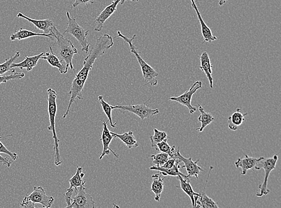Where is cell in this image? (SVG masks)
<instances>
[{
    "instance_id": "cell-1",
    "label": "cell",
    "mask_w": 281,
    "mask_h": 208,
    "mask_svg": "<svg viewBox=\"0 0 281 208\" xmlns=\"http://www.w3.org/2000/svg\"><path fill=\"white\" fill-rule=\"evenodd\" d=\"M113 44V38L110 34H105L97 40L96 44H94L90 52L88 53V55L85 58L84 62H83L82 69L79 71L78 73L76 74L75 78L73 80L69 91L70 101L68 103L67 109L63 115V118L67 117L71 105L76 101V99H83L82 91L84 90L89 73L93 68L94 62L97 59L104 55L106 51L112 47Z\"/></svg>"
},
{
    "instance_id": "cell-2",
    "label": "cell",
    "mask_w": 281,
    "mask_h": 208,
    "mask_svg": "<svg viewBox=\"0 0 281 208\" xmlns=\"http://www.w3.org/2000/svg\"><path fill=\"white\" fill-rule=\"evenodd\" d=\"M50 33L53 34L56 41L50 46V49L60 60L65 62L71 70L75 72L72 61L74 55L78 53V51L74 47L72 42L65 38L54 25L52 27Z\"/></svg>"
},
{
    "instance_id": "cell-3",
    "label": "cell",
    "mask_w": 281,
    "mask_h": 208,
    "mask_svg": "<svg viewBox=\"0 0 281 208\" xmlns=\"http://www.w3.org/2000/svg\"><path fill=\"white\" fill-rule=\"evenodd\" d=\"M48 112L50 116V126L48 127L49 131L53 132V139L54 140V164L56 166H59L62 163V159L60 155L59 150V139L57 136L56 128V118L57 112V93L56 91L52 88H48Z\"/></svg>"
},
{
    "instance_id": "cell-4",
    "label": "cell",
    "mask_w": 281,
    "mask_h": 208,
    "mask_svg": "<svg viewBox=\"0 0 281 208\" xmlns=\"http://www.w3.org/2000/svg\"><path fill=\"white\" fill-rule=\"evenodd\" d=\"M54 202L53 196H49L46 194L42 187H34L33 192L29 195H26L23 199L21 206L24 208H36L35 204L42 205V208H49L52 207Z\"/></svg>"
},
{
    "instance_id": "cell-5",
    "label": "cell",
    "mask_w": 281,
    "mask_h": 208,
    "mask_svg": "<svg viewBox=\"0 0 281 208\" xmlns=\"http://www.w3.org/2000/svg\"><path fill=\"white\" fill-rule=\"evenodd\" d=\"M67 17V27L64 31L65 33H69L75 38L82 47V52L88 53L90 44L88 42L87 37L89 31H86L77 22L75 18H71L68 11L66 13Z\"/></svg>"
},
{
    "instance_id": "cell-6",
    "label": "cell",
    "mask_w": 281,
    "mask_h": 208,
    "mask_svg": "<svg viewBox=\"0 0 281 208\" xmlns=\"http://www.w3.org/2000/svg\"><path fill=\"white\" fill-rule=\"evenodd\" d=\"M149 101H150V100L140 104L117 105V106H112V108L113 109H117L122 111V112L133 113L143 121L146 118H149L151 116L159 113V109H151L150 107L147 106Z\"/></svg>"
},
{
    "instance_id": "cell-7",
    "label": "cell",
    "mask_w": 281,
    "mask_h": 208,
    "mask_svg": "<svg viewBox=\"0 0 281 208\" xmlns=\"http://www.w3.org/2000/svg\"><path fill=\"white\" fill-rule=\"evenodd\" d=\"M278 159V155H275L272 158H263L258 163L257 166H260L259 167L260 169L262 168V169L265 170V175L263 183L260 185L259 187L260 190V192L256 193L257 197H262V196L268 195L270 193V190L268 189V178L272 171L276 168Z\"/></svg>"
},
{
    "instance_id": "cell-8",
    "label": "cell",
    "mask_w": 281,
    "mask_h": 208,
    "mask_svg": "<svg viewBox=\"0 0 281 208\" xmlns=\"http://www.w3.org/2000/svg\"><path fill=\"white\" fill-rule=\"evenodd\" d=\"M85 187H80L74 189L71 198L70 208H94L96 202L90 194L85 192Z\"/></svg>"
},
{
    "instance_id": "cell-9",
    "label": "cell",
    "mask_w": 281,
    "mask_h": 208,
    "mask_svg": "<svg viewBox=\"0 0 281 208\" xmlns=\"http://www.w3.org/2000/svg\"><path fill=\"white\" fill-rule=\"evenodd\" d=\"M203 87L202 82L201 81H197L192 85V87L187 91L183 93V95L178 97H173V98H169V101H172L179 103V104L183 105L188 108L190 111V114H193L197 111V108L191 105V99L194 93L196 91L202 88Z\"/></svg>"
},
{
    "instance_id": "cell-10",
    "label": "cell",
    "mask_w": 281,
    "mask_h": 208,
    "mask_svg": "<svg viewBox=\"0 0 281 208\" xmlns=\"http://www.w3.org/2000/svg\"><path fill=\"white\" fill-rule=\"evenodd\" d=\"M173 157L178 158L180 161L183 162V164H184V166H180V168L185 167L186 172H187L188 175L189 176H190V177L194 176V177L197 179V180L199 179L200 171H202V172H203V170L202 168L197 164L198 162L199 161V159H197V161H194L191 158H185L184 156H183L180 153L179 148H178V150H177V152L175 153V155H174Z\"/></svg>"
},
{
    "instance_id": "cell-11",
    "label": "cell",
    "mask_w": 281,
    "mask_h": 208,
    "mask_svg": "<svg viewBox=\"0 0 281 208\" xmlns=\"http://www.w3.org/2000/svg\"><path fill=\"white\" fill-rule=\"evenodd\" d=\"M114 137L112 135L111 132L109 130L107 125V122L103 121V129L101 135V141L103 144V151L101 155L100 156V159H102L105 156H108L112 153L115 157L118 158L119 156L117 153L114 152L110 147V145Z\"/></svg>"
},
{
    "instance_id": "cell-12",
    "label": "cell",
    "mask_w": 281,
    "mask_h": 208,
    "mask_svg": "<svg viewBox=\"0 0 281 208\" xmlns=\"http://www.w3.org/2000/svg\"><path fill=\"white\" fill-rule=\"evenodd\" d=\"M125 2V0H116L112 3L106 7L95 20L96 26L94 28V30L96 31H101L103 29L105 22L113 15L114 11H116L117 4H122Z\"/></svg>"
},
{
    "instance_id": "cell-13",
    "label": "cell",
    "mask_w": 281,
    "mask_h": 208,
    "mask_svg": "<svg viewBox=\"0 0 281 208\" xmlns=\"http://www.w3.org/2000/svg\"><path fill=\"white\" fill-rule=\"evenodd\" d=\"M263 158V156L259 158L250 157L246 155L244 158H238L234 165L237 168L242 169L241 175H245L248 170H260V167L257 166V164Z\"/></svg>"
},
{
    "instance_id": "cell-14",
    "label": "cell",
    "mask_w": 281,
    "mask_h": 208,
    "mask_svg": "<svg viewBox=\"0 0 281 208\" xmlns=\"http://www.w3.org/2000/svg\"><path fill=\"white\" fill-rule=\"evenodd\" d=\"M190 1L191 2L192 7H193L195 11H196L197 18L199 19L200 22L203 39H204L203 44H204L205 42L211 43L212 42L217 41L218 38L217 37L215 36L214 34H212L210 28L206 24L205 21H203L202 16L201 15L199 9H198L196 2H195L194 0H190Z\"/></svg>"
},
{
    "instance_id": "cell-15",
    "label": "cell",
    "mask_w": 281,
    "mask_h": 208,
    "mask_svg": "<svg viewBox=\"0 0 281 208\" xmlns=\"http://www.w3.org/2000/svg\"><path fill=\"white\" fill-rule=\"evenodd\" d=\"M17 17L27 20L28 22L32 23L37 29L42 31L43 32H44L43 33H50L51 28L54 26L53 21H51V19L37 20L31 19L28 18V16H26L22 13H19L18 15H17Z\"/></svg>"
},
{
    "instance_id": "cell-16",
    "label": "cell",
    "mask_w": 281,
    "mask_h": 208,
    "mask_svg": "<svg viewBox=\"0 0 281 208\" xmlns=\"http://www.w3.org/2000/svg\"><path fill=\"white\" fill-rule=\"evenodd\" d=\"M44 52L39 54V55L28 56H26L24 61H22L19 63H12L11 65L10 68L11 69H13L14 68H19L20 69H26L28 72H30V71L33 69L34 67H35L37 64L40 59H41V57L44 55Z\"/></svg>"
},
{
    "instance_id": "cell-17",
    "label": "cell",
    "mask_w": 281,
    "mask_h": 208,
    "mask_svg": "<svg viewBox=\"0 0 281 208\" xmlns=\"http://www.w3.org/2000/svg\"><path fill=\"white\" fill-rule=\"evenodd\" d=\"M200 69L205 73L208 79L211 88H213L214 79L213 77L212 76V74L213 73V72H212V65L208 53L207 52H203L202 55H200Z\"/></svg>"
},
{
    "instance_id": "cell-18",
    "label": "cell",
    "mask_w": 281,
    "mask_h": 208,
    "mask_svg": "<svg viewBox=\"0 0 281 208\" xmlns=\"http://www.w3.org/2000/svg\"><path fill=\"white\" fill-rule=\"evenodd\" d=\"M36 36H42L47 37L50 38L52 41H54V38L53 34L52 33L45 34V33H38L33 32V31L23 29L22 28H20L19 30H17L10 37L11 41H15V40H19L21 41L23 39H28L32 38V37Z\"/></svg>"
},
{
    "instance_id": "cell-19",
    "label": "cell",
    "mask_w": 281,
    "mask_h": 208,
    "mask_svg": "<svg viewBox=\"0 0 281 208\" xmlns=\"http://www.w3.org/2000/svg\"><path fill=\"white\" fill-rule=\"evenodd\" d=\"M51 50V52H48L41 57V59H45L48 62L51 66L58 68L61 74H66L68 72V67L65 63L62 64V61L57 57L55 54Z\"/></svg>"
},
{
    "instance_id": "cell-20",
    "label": "cell",
    "mask_w": 281,
    "mask_h": 208,
    "mask_svg": "<svg viewBox=\"0 0 281 208\" xmlns=\"http://www.w3.org/2000/svg\"><path fill=\"white\" fill-rule=\"evenodd\" d=\"M177 177L180 181V187H177L180 188L183 192L189 196V198L191 199L192 205H193V207L195 208V204H196V202H195V198H196V196H199V197H200L201 194L194 192L193 187H192L191 185L190 184L191 177L183 178L182 176L180 175L177 176Z\"/></svg>"
},
{
    "instance_id": "cell-21",
    "label": "cell",
    "mask_w": 281,
    "mask_h": 208,
    "mask_svg": "<svg viewBox=\"0 0 281 208\" xmlns=\"http://www.w3.org/2000/svg\"><path fill=\"white\" fill-rule=\"evenodd\" d=\"M182 162L179 159L177 158L176 159L175 164L174 166L170 168V169H165V168H163L161 167L157 166H152L150 168L151 170H158L161 172V174L164 176H177L180 175L182 176L183 178H190V176L188 175H185L183 174L182 172H180L179 169H180V163Z\"/></svg>"
},
{
    "instance_id": "cell-22",
    "label": "cell",
    "mask_w": 281,
    "mask_h": 208,
    "mask_svg": "<svg viewBox=\"0 0 281 208\" xmlns=\"http://www.w3.org/2000/svg\"><path fill=\"white\" fill-rule=\"evenodd\" d=\"M248 115V113L243 114L241 112V109L238 108L232 115L228 118V124L229 129L232 131H236L238 127L242 125L243 122L246 121L245 116Z\"/></svg>"
},
{
    "instance_id": "cell-23",
    "label": "cell",
    "mask_w": 281,
    "mask_h": 208,
    "mask_svg": "<svg viewBox=\"0 0 281 208\" xmlns=\"http://www.w3.org/2000/svg\"><path fill=\"white\" fill-rule=\"evenodd\" d=\"M162 178L160 174H156L152 176L153 183L151 185V192L155 194V201L159 202L161 196L164 190V179Z\"/></svg>"
},
{
    "instance_id": "cell-24",
    "label": "cell",
    "mask_w": 281,
    "mask_h": 208,
    "mask_svg": "<svg viewBox=\"0 0 281 208\" xmlns=\"http://www.w3.org/2000/svg\"><path fill=\"white\" fill-rule=\"evenodd\" d=\"M111 133L114 137V138H119L129 149L139 146V144L137 143L135 136H134L133 132H131V131H129V132H125L124 134H122V135L113 132H111Z\"/></svg>"
},
{
    "instance_id": "cell-25",
    "label": "cell",
    "mask_w": 281,
    "mask_h": 208,
    "mask_svg": "<svg viewBox=\"0 0 281 208\" xmlns=\"http://www.w3.org/2000/svg\"><path fill=\"white\" fill-rule=\"evenodd\" d=\"M85 173L83 172L82 167H77L76 172L72 178L69 179V190L77 189L80 187H85V182L84 181Z\"/></svg>"
},
{
    "instance_id": "cell-26",
    "label": "cell",
    "mask_w": 281,
    "mask_h": 208,
    "mask_svg": "<svg viewBox=\"0 0 281 208\" xmlns=\"http://www.w3.org/2000/svg\"><path fill=\"white\" fill-rule=\"evenodd\" d=\"M199 110L200 112V115L198 118V120L201 122L202 125H201L200 128H198L196 130L199 131V132H202L208 125L211 124L215 120V118L211 113L206 112L200 104H199Z\"/></svg>"
},
{
    "instance_id": "cell-27",
    "label": "cell",
    "mask_w": 281,
    "mask_h": 208,
    "mask_svg": "<svg viewBox=\"0 0 281 208\" xmlns=\"http://www.w3.org/2000/svg\"><path fill=\"white\" fill-rule=\"evenodd\" d=\"M195 208H219L217 205L216 202H215L210 198H209L204 192L201 193V196L198 198L196 203V207Z\"/></svg>"
},
{
    "instance_id": "cell-28",
    "label": "cell",
    "mask_w": 281,
    "mask_h": 208,
    "mask_svg": "<svg viewBox=\"0 0 281 208\" xmlns=\"http://www.w3.org/2000/svg\"><path fill=\"white\" fill-rule=\"evenodd\" d=\"M156 152L168 154L170 157H173L176 153L175 146L171 147L168 143V140L163 141L156 144L154 147Z\"/></svg>"
},
{
    "instance_id": "cell-29",
    "label": "cell",
    "mask_w": 281,
    "mask_h": 208,
    "mask_svg": "<svg viewBox=\"0 0 281 208\" xmlns=\"http://www.w3.org/2000/svg\"><path fill=\"white\" fill-rule=\"evenodd\" d=\"M98 100L100 104H101L103 111H104L105 115L107 116L108 121L110 122L111 126L112 128L115 127L117 122L113 124L112 117V111L113 110L112 106H111V105L109 104L108 103L104 101L103 96H99Z\"/></svg>"
},
{
    "instance_id": "cell-30",
    "label": "cell",
    "mask_w": 281,
    "mask_h": 208,
    "mask_svg": "<svg viewBox=\"0 0 281 208\" xmlns=\"http://www.w3.org/2000/svg\"><path fill=\"white\" fill-rule=\"evenodd\" d=\"M20 56V52H16L14 56L10 57V58L5 59L3 63L0 64V75H4L9 71L13 72L14 69L10 68L11 65L13 63L16 59L19 58Z\"/></svg>"
},
{
    "instance_id": "cell-31",
    "label": "cell",
    "mask_w": 281,
    "mask_h": 208,
    "mask_svg": "<svg viewBox=\"0 0 281 208\" xmlns=\"http://www.w3.org/2000/svg\"><path fill=\"white\" fill-rule=\"evenodd\" d=\"M154 135L150 136L151 147L154 148L156 144L163 141L168 140V136L167 133L165 132H161L157 129L154 130Z\"/></svg>"
},
{
    "instance_id": "cell-32",
    "label": "cell",
    "mask_w": 281,
    "mask_h": 208,
    "mask_svg": "<svg viewBox=\"0 0 281 208\" xmlns=\"http://www.w3.org/2000/svg\"><path fill=\"white\" fill-rule=\"evenodd\" d=\"M150 157L153 159L154 166L162 167L166 163L169 158L168 154L160 153L156 155H151Z\"/></svg>"
},
{
    "instance_id": "cell-33",
    "label": "cell",
    "mask_w": 281,
    "mask_h": 208,
    "mask_svg": "<svg viewBox=\"0 0 281 208\" xmlns=\"http://www.w3.org/2000/svg\"><path fill=\"white\" fill-rule=\"evenodd\" d=\"M24 73L16 72L15 70H14L12 73L9 75H0V84L2 83H7L8 81L14 79H21L24 78Z\"/></svg>"
},
{
    "instance_id": "cell-34",
    "label": "cell",
    "mask_w": 281,
    "mask_h": 208,
    "mask_svg": "<svg viewBox=\"0 0 281 208\" xmlns=\"http://www.w3.org/2000/svg\"><path fill=\"white\" fill-rule=\"evenodd\" d=\"M4 136H0V139L3 138ZM0 153H4L5 155L9 156L10 157L13 161L16 160L18 158V156L15 153L11 152L8 150L6 147L2 144V142L0 141Z\"/></svg>"
},
{
    "instance_id": "cell-35",
    "label": "cell",
    "mask_w": 281,
    "mask_h": 208,
    "mask_svg": "<svg viewBox=\"0 0 281 208\" xmlns=\"http://www.w3.org/2000/svg\"><path fill=\"white\" fill-rule=\"evenodd\" d=\"M94 0H75L73 4V7H76L78 5H86L93 4Z\"/></svg>"
},
{
    "instance_id": "cell-36",
    "label": "cell",
    "mask_w": 281,
    "mask_h": 208,
    "mask_svg": "<svg viewBox=\"0 0 281 208\" xmlns=\"http://www.w3.org/2000/svg\"><path fill=\"white\" fill-rule=\"evenodd\" d=\"M74 189L69 190L67 189V192L65 193L64 195V200L67 204V206L66 208H68L70 207L71 204V196L73 195Z\"/></svg>"
},
{
    "instance_id": "cell-37",
    "label": "cell",
    "mask_w": 281,
    "mask_h": 208,
    "mask_svg": "<svg viewBox=\"0 0 281 208\" xmlns=\"http://www.w3.org/2000/svg\"><path fill=\"white\" fill-rule=\"evenodd\" d=\"M176 158L171 157L169 158L166 163L161 167L165 168V169H170L175 164Z\"/></svg>"
},
{
    "instance_id": "cell-38",
    "label": "cell",
    "mask_w": 281,
    "mask_h": 208,
    "mask_svg": "<svg viewBox=\"0 0 281 208\" xmlns=\"http://www.w3.org/2000/svg\"><path fill=\"white\" fill-rule=\"evenodd\" d=\"M0 163L8 167H10L12 162L10 161L7 158L4 157V156L0 155Z\"/></svg>"
},
{
    "instance_id": "cell-39",
    "label": "cell",
    "mask_w": 281,
    "mask_h": 208,
    "mask_svg": "<svg viewBox=\"0 0 281 208\" xmlns=\"http://www.w3.org/2000/svg\"><path fill=\"white\" fill-rule=\"evenodd\" d=\"M228 1H229V0H219V5L220 6H222V5L225 4V2Z\"/></svg>"
},
{
    "instance_id": "cell-40",
    "label": "cell",
    "mask_w": 281,
    "mask_h": 208,
    "mask_svg": "<svg viewBox=\"0 0 281 208\" xmlns=\"http://www.w3.org/2000/svg\"><path fill=\"white\" fill-rule=\"evenodd\" d=\"M127 1V0H125V1ZM131 1H133V2H137L140 1V0H130Z\"/></svg>"
},
{
    "instance_id": "cell-41",
    "label": "cell",
    "mask_w": 281,
    "mask_h": 208,
    "mask_svg": "<svg viewBox=\"0 0 281 208\" xmlns=\"http://www.w3.org/2000/svg\"><path fill=\"white\" fill-rule=\"evenodd\" d=\"M112 1H116V0H112Z\"/></svg>"
}]
</instances>
